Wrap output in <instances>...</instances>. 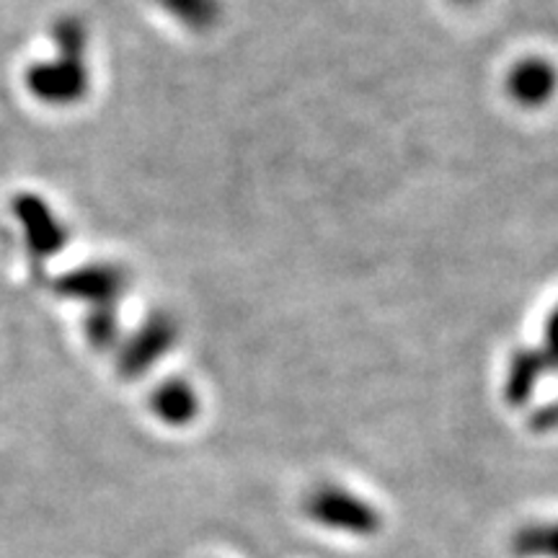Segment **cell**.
Masks as SVG:
<instances>
[{
	"label": "cell",
	"mask_w": 558,
	"mask_h": 558,
	"mask_svg": "<svg viewBox=\"0 0 558 558\" xmlns=\"http://www.w3.org/2000/svg\"><path fill=\"white\" fill-rule=\"evenodd\" d=\"M305 514L320 527L337 530L349 535H375L380 530V512L357 494L341 486L324 484L313 488L305 499Z\"/></svg>",
	"instance_id": "obj_1"
},
{
	"label": "cell",
	"mask_w": 558,
	"mask_h": 558,
	"mask_svg": "<svg viewBox=\"0 0 558 558\" xmlns=\"http://www.w3.org/2000/svg\"><path fill=\"white\" fill-rule=\"evenodd\" d=\"M86 58L58 54L54 60L37 62L26 70V88L47 107H73L88 94Z\"/></svg>",
	"instance_id": "obj_2"
},
{
	"label": "cell",
	"mask_w": 558,
	"mask_h": 558,
	"mask_svg": "<svg viewBox=\"0 0 558 558\" xmlns=\"http://www.w3.org/2000/svg\"><path fill=\"white\" fill-rule=\"evenodd\" d=\"M54 292L62 298L81 300L90 308H114V303L128 292V275L114 264H88L54 282Z\"/></svg>",
	"instance_id": "obj_3"
},
{
	"label": "cell",
	"mask_w": 558,
	"mask_h": 558,
	"mask_svg": "<svg viewBox=\"0 0 558 558\" xmlns=\"http://www.w3.org/2000/svg\"><path fill=\"white\" fill-rule=\"evenodd\" d=\"M13 218L19 220L21 230H24L26 248L37 262L52 259L54 254H60L68 243L65 228L60 226V220L54 218V213L45 199L37 194H19L11 202Z\"/></svg>",
	"instance_id": "obj_4"
},
{
	"label": "cell",
	"mask_w": 558,
	"mask_h": 558,
	"mask_svg": "<svg viewBox=\"0 0 558 558\" xmlns=\"http://www.w3.org/2000/svg\"><path fill=\"white\" fill-rule=\"evenodd\" d=\"M173 341H177V324H173L169 316H153L150 320H145L135 337L124 344L120 354L122 378H140V375L156 365L163 354H169Z\"/></svg>",
	"instance_id": "obj_5"
},
{
	"label": "cell",
	"mask_w": 558,
	"mask_h": 558,
	"mask_svg": "<svg viewBox=\"0 0 558 558\" xmlns=\"http://www.w3.org/2000/svg\"><path fill=\"white\" fill-rule=\"evenodd\" d=\"M558 88V73L548 60L525 58L509 70L507 90L520 107H543Z\"/></svg>",
	"instance_id": "obj_6"
},
{
	"label": "cell",
	"mask_w": 558,
	"mask_h": 558,
	"mask_svg": "<svg viewBox=\"0 0 558 558\" xmlns=\"http://www.w3.org/2000/svg\"><path fill=\"white\" fill-rule=\"evenodd\" d=\"M150 407L153 414H156L160 422L169 424V427H184V424L194 422V416H197L199 399L190 383L169 380L156 388Z\"/></svg>",
	"instance_id": "obj_7"
},
{
	"label": "cell",
	"mask_w": 558,
	"mask_h": 558,
	"mask_svg": "<svg viewBox=\"0 0 558 558\" xmlns=\"http://www.w3.org/2000/svg\"><path fill=\"white\" fill-rule=\"evenodd\" d=\"M546 373V365H543V357L538 349H522L512 357V365H509L507 375V401L512 407H520L525 403L530 396H533L535 386H538L541 375Z\"/></svg>",
	"instance_id": "obj_8"
},
{
	"label": "cell",
	"mask_w": 558,
	"mask_h": 558,
	"mask_svg": "<svg viewBox=\"0 0 558 558\" xmlns=\"http://www.w3.org/2000/svg\"><path fill=\"white\" fill-rule=\"evenodd\" d=\"M156 3L192 32L213 29L222 13L220 0H156Z\"/></svg>",
	"instance_id": "obj_9"
},
{
	"label": "cell",
	"mask_w": 558,
	"mask_h": 558,
	"mask_svg": "<svg viewBox=\"0 0 558 558\" xmlns=\"http://www.w3.org/2000/svg\"><path fill=\"white\" fill-rule=\"evenodd\" d=\"M512 550L520 558H558V520L522 527L514 535Z\"/></svg>",
	"instance_id": "obj_10"
},
{
	"label": "cell",
	"mask_w": 558,
	"mask_h": 558,
	"mask_svg": "<svg viewBox=\"0 0 558 558\" xmlns=\"http://www.w3.org/2000/svg\"><path fill=\"white\" fill-rule=\"evenodd\" d=\"M54 45H58V54H68V58H86L88 47V32L86 24L75 16H65L54 24Z\"/></svg>",
	"instance_id": "obj_11"
},
{
	"label": "cell",
	"mask_w": 558,
	"mask_h": 558,
	"mask_svg": "<svg viewBox=\"0 0 558 558\" xmlns=\"http://www.w3.org/2000/svg\"><path fill=\"white\" fill-rule=\"evenodd\" d=\"M86 333L90 344L99 349H109L117 341L120 326H117L114 308H90L86 318Z\"/></svg>",
	"instance_id": "obj_12"
},
{
	"label": "cell",
	"mask_w": 558,
	"mask_h": 558,
	"mask_svg": "<svg viewBox=\"0 0 558 558\" xmlns=\"http://www.w3.org/2000/svg\"><path fill=\"white\" fill-rule=\"evenodd\" d=\"M538 352H541L546 369L558 367V305H556V311L550 313V318L546 324V339H543V347L538 349Z\"/></svg>",
	"instance_id": "obj_13"
},
{
	"label": "cell",
	"mask_w": 558,
	"mask_h": 558,
	"mask_svg": "<svg viewBox=\"0 0 558 558\" xmlns=\"http://www.w3.org/2000/svg\"><path fill=\"white\" fill-rule=\"evenodd\" d=\"M530 427L535 432H554L558 429V401L550 403V407L541 409L538 414L530 418Z\"/></svg>",
	"instance_id": "obj_14"
},
{
	"label": "cell",
	"mask_w": 558,
	"mask_h": 558,
	"mask_svg": "<svg viewBox=\"0 0 558 558\" xmlns=\"http://www.w3.org/2000/svg\"><path fill=\"white\" fill-rule=\"evenodd\" d=\"M458 3H465V5H469V3H476V0H458Z\"/></svg>",
	"instance_id": "obj_15"
}]
</instances>
